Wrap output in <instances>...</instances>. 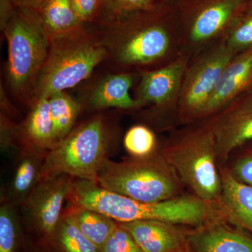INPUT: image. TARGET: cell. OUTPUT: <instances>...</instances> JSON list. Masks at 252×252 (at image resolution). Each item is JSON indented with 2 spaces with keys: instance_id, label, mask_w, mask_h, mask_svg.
<instances>
[{
  "instance_id": "9",
  "label": "cell",
  "mask_w": 252,
  "mask_h": 252,
  "mask_svg": "<svg viewBox=\"0 0 252 252\" xmlns=\"http://www.w3.org/2000/svg\"><path fill=\"white\" fill-rule=\"evenodd\" d=\"M74 180L64 173L44 176L25 200L21 206L23 220L33 239L46 243L54 234Z\"/></svg>"
},
{
  "instance_id": "31",
  "label": "cell",
  "mask_w": 252,
  "mask_h": 252,
  "mask_svg": "<svg viewBox=\"0 0 252 252\" xmlns=\"http://www.w3.org/2000/svg\"><path fill=\"white\" fill-rule=\"evenodd\" d=\"M100 0H71L73 9L84 25L94 24Z\"/></svg>"
},
{
  "instance_id": "24",
  "label": "cell",
  "mask_w": 252,
  "mask_h": 252,
  "mask_svg": "<svg viewBox=\"0 0 252 252\" xmlns=\"http://www.w3.org/2000/svg\"><path fill=\"white\" fill-rule=\"evenodd\" d=\"M157 6L154 0H100L94 24L98 27L110 26Z\"/></svg>"
},
{
  "instance_id": "14",
  "label": "cell",
  "mask_w": 252,
  "mask_h": 252,
  "mask_svg": "<svg viewBox=\"0 0 252 252\" xmlns=\"http://www.w3.org/2000/svg\"><path fill=\"white\" fill-rule=\"evenodd\" d=\"M134 79L133 74L129 73L104 76L91 86L81 104L95 111L109 108L130 110L142 108L143 105L140 101L130 95Z\"/></svg>"
},
{
  "instance_id": "26",
  "label": "cell",
  "mask_w": 252,
  "mask_h": 252,
  "mask_svg": "<svg viewBox=\"0 0 252 252\" xmlns=\"http://www.w3.org/2000/svg\"><path fill=\"white\" fill-rule=\"evenodd\" d=\"M124 146L131 157L142 158L157 152V140L155 133L147 126H132L124 137Z\"/></svg>"
},
{
  "instance_id": "27",
  "label": "cell",
  "mask_w": 252,
  "mask_h": 252,
  "mask_svg": "<svg viewBox=\"0 0 252 252\" xmlns=\"http://www.w3.org/2000/svg\"><path fill=\"white\" fill-rule=\"evenodd\" d=\"M99 252H143L130 233L118 222L117 227Z\"/></svg>"
},
{
  "instance_id": "35",
  "label": "cell",
  "mask_w": 252,
  "mask_h": 252,
  "mask_svg": "<svg viewBox=\"0 0 252 252\" xmlns=\"http://www.w3.org/2000/svg\"><path fill=\"white\" fill-rule=\"evenodd\" d=\"M249 12H250V14L252 15V1L251 3V4H250V9H249Z\"/></svg>"
},
{
  "instance_id": "17",
  "label": "cell",
  "mask_w": 252,
  "mask_h": 252,
  "mask_svg": "<svg viewBox=\"0 0 252 252\" xmlns=\"http://www.w3.org/2000/svg\"><path fill=\"white\" fill-rule=\"evenodd\" d=\"M56 146L49 98L40 97L34 100L27 117L19 124L18 150L49 152Z\"/></svg>"
},
{
  "instance_id": "25",
  "label": "cell",
  "mask_w": 252,
  "mask_h": 252,
  "mask_svg": "<svg viewBox=\"0 0 252 252\" xmlns=\"http://www.w3.org/2000/svg\"><path fill=\"white\" fill-rule=\"evenodd\" d=\"M15 207L6 203L0 207V252H19L24 245L26 238Z\"/></svg>"
},
{
  "instance_id": "2",
  "label": "cell",
  "mask_w": 252,
  "mask_h": 252,
  "mask_svg": "<svg viewBox=\"0 0 252 252\" xmlns=\"http://www.w3.org/2000/svg\"><path fill=\"white\" fill-rule=\"evenodd\" d=\"M107 59L98 32L88 29L87 26L50 39L49 54L34 86L32 104L36 99L77 86Z\"/></svg>"
},
{
  "instance_id": "5",
  "label": "cell",
  "mask_w": 252,
  "mask_h": 252,
  "mask_svg": "<svg viewBox=\"0 0 252 252\" xmlns=\"http://www.w3.org/2000/svg\"><path fill=\"white\" fill-rule=\"evenodd\" d=\"M116 134L103 115H96L74 127L48 152L41 177L64 173L77 180L97 182V176Z\"/></svg>"
},
{
  "instance_id": "16",
  "label": "cell",
  "mask_w": 252,
  "mask_h": 252,
  "mask_svg": "<svg viewBox=\"0 0 252 252\" xmlns=\"http://www.w3.org/2000/svg\"><path fill=\"white\" fill-rule=\"evenodd\" d=\"M48 152L20 149L12 178L1 196V203L21 207L41 178Z\"/></svg>"
},
{
  "instance_id": "20",
  "label": "cell",
  "mask_w": 252,
  "mask_h": 252,
  "mask_svg": "<svg viewBox=\"0 0 252 252\" xmlns=\"http://www.w3.org/2000/svg\"><path fill=\"white\" fill-rule=\"evenodd\" d=\"M36 11L49 40L86 26L74 12L71 0H44Z\"/></svg>"
},
{
  "instance_id": "11",
  "label": "cell",
  "mask_w": 252,
  "mask_h": 252,
  "mask_svg": "<svg viewBox=\"0 0 252 252\" xmlns=\"http://www.w3.org/2000/svg\"><path fill=\"white\" fill-rule=\"evenodd\" d=\"M187 61L180 58L165 67L142 74L138 88V97L143 107L152 105L147 114L154 117L178 104Z\"/></svg>"
},
{
  "instance_id": "22",
  "label": "cell",
  "mask_w": 252,
  "mask_h": 252,
  "mask_svg": "<svg viewBox=\"0 0 252 252\" xmlns=\"http://www.w3.org/2000/svg\"><path fill=\"white\" fill-rule=\"evenodd\" d=\"M48 98L58 144L74 128L83 106L66 91L54 93Z\"/></svg>"
},
{
  "instance_id": "3",
  "label": "cell",
  "mask_w": 252,
  "mask_h": 252,
  "mask_svg": "<svg viewBox=\"0 0 252 252\" xmlns=\"http://www.w3.org/2000/svg\"><path fill=\"white\" fill-rule=\"evenodd\" d=\"M160 150L193 195L207 203L223 205L216 140L208 122L185 131Z\"/></svg>"
},
{
  "instance_id": "15",
  "label": "cell",
  "mask_w": 252,
  "mask_h": 252,
  "mask_svg": "<svg viewBox=\"0 0 252 252\" xmlns=\"http://www.w3.org/2000/svg\"><path fill=\"white\" fill-rule=\"evenodd\" d=\"M217 221L190 230V252H252V239L228 225Z\"/></svg>"
},
{
  "instance_id": "34",
  "label": "cell",
  "mask_w": 252,
  "mask_h": 252,
  "mask_svg": "<svg viewBox=\"0 0 252 252\" xmlns=\"http://www.w3.org/2000/svg\"><path fill=\"white\" fill-rule=\"evenodd\" d=\"M16 7L37 10L44 0H11Z\"/></svg>"
},
{
  "instance_id": "37",
  "label": "cell",
  "mask_w": 252,
  "mask_h": 252,
  "mask_svg": "<svg viewBox=\"0 0 252 252\" xmlns=\"http://www.w3.org/2000/svg\"><path fill=\"white\" fill-rule=\"evenodd\" d=\"M154 1H157V0H154Z\"/></svg>"
},
{
  "instance_id": "28",
  "label": "cell",
  "mask_w": 252,
  "mask_h": 252,
  "mask_svg": "<svg viewBox=\"0 0 252 252\" xmlns=\"http://www.w3.org/2000/svg\"><path fill=\"white\" fill-rule=\"evenodd\" d=\"M226 167L237 180L252 187V146L240 152Z\"/></svg>"
},
{
  "instance_id": "29",
  "label": "cell",
  "mask_w": 252,
  "mask_h": 252,
  "mask_svg": "<svg viewBox=\"0 0 252 252\" xmlns=\"http://www.w3.org/2000/svg\"><path fill=\"white\" fill-rule=\"evenodd\" d=\"M225 42L237 54L252 47V16L234 28Z\"/></svg>"
},
{
  "instance_id": "13",
  "label": "cell",
  "mask_w": 252,
  "mask_h": 252,
  "mask_svg": "<svg viewBox=\"0 0 252 252\" xmlns=\"http://www.w3.org/2000/svg\"><path fill=\"white\" fill-rule=\"evenodd\" d=\"M252 89V47L235 55L222 73L201 119L216 114L240 94Z\"/></svg>"
},
{
  "instance_id": "18",
  "label": "cell",
  "mask_w": 252,
  "mask_h": 252,
  "mask_svg": "<svg viewBox=\"0 0 252 252\" xmlns=\"http://www.w3.org/2000/svg\"><path fill=\"white\" fill-rule=\"evenodd\" d=\"M222 203L229 223L252 233V187L239 182L225 165H219Z\"/></svg>"
},
{
  "instance_id": "32",
  "label": "cell",
  "mask_w": 252,
  "mask_h": 252,
  "mask_svg": "<svg viewBox=\"0 0 252 252\" xmlns=\"http://www.w3.org/2000/svg\"><path fill=\"white\" fill-rule=\"evenodd\" d=\"M16 7L11 0H0V29L6 27L16 12Z\"/></svg>"
},
{
  "instance_id": "33",
  "label": "cell",
  "mask_w": 252,
  "mask_h": 252,
  "mask_svg": "<svg viewBox=\"0 0 252 252\" xmlns=\"http://www.w3.org/2000/svg\"><path fill=\"white\" fill-rule=\"evenodd\" d=\"M23 249V252H53L47 244L31 237L26 238Z\"/></svg>"
},
{
  "instance_id": "1",
  "label": "cell",
  "mask_w": 252,
  "mask_h": 252,
  "mask_svg": "<svg viewBox=\"0 0 252 252\" xmlns=\"http://www.w3.org/2000/svg\"><path fill=\"white\" fill-rule=\"evenodd\" d=\"M68 205L85 207L107 215L119 223L158 220L195 228L217 221H228L223 205L204 201L192 194L157 202L144 203L109 191L95 182L75 179Z\"/></svg>"
},
{
  "instance_id": "23",
  "label": "cell",
  "mask_w": 252,
  "mask_h": 252,
  "mask_svg": "<svg viewBox=\"0 0 252 252\" xmlns=\"http://www.w3.org/2000/svg\"><path fill=\"white\" fill-rule=\"evenodd\" d=\"M46 243L53 252H99V249L81 233L72 219L64 212L54 234Z\"/></svg>"
},
{
  "instance_id": "30",
  "label": "cell",
  "mask_w": 252,
  "mask_h": 252,
  "mask_svg": "<svg viewBox=\"0 0 252 252\" xmlns=\"http://www.w3.org/2000/svg\"><path fill=\"white\" fill-rule=\"evenodd\" d=\"M0 144L2 152H9L12 149L18 150L19 124H16L6 114H0Z\"/></svg>"
},
{
  "instance_id": "4",
  "label": "cell",
  "mask_w": 252,
  "mask_h": 252,
  "mask_svg": "<svg viewBox=\"0 0 252 252\" xmlns=\"http://www.w3.org/2000/svg\"><path fill=\"white\" fill-rule=\"evenodd\" d=\"M97 185L109 191L144 203H157L182 195L184 185L160 150L142 158L121 162L106 159Z\"/></svg>"
},
{
  "instance_id": "7",
  "label": "cell",
  "mask_w": 252,
  "mask_h": 252,
  "mask_svg": "<svg viewBox=\"0 0 252 252\" xmlns=\"http://www.w3.org/2000/svg\"><path fill=\"white\" fill-rule=\"evenodd\" d=\"M157 7L140 11L124 21L97 31L108 59L121 66L152 64L171 49L168 30L155 17Z\"/></svg>"
},
{
  "instance_id": "36",
  "label": "cell",
  "mask_w": 252,
  "mask_h": 252,
  "mask_svg": "<svg viewBox=\"0 0 252 252\" xmlns=\"http://www.w3.org/2000/svg\"><path fill=\"white\" fill-rule=\"evenodd\" d=\"M189 252V250H187V251H183V252Z\"/></svg>"
},
{
  "instance_id": "19",
  "label": "cell",
  "mask_w": 252,
  "mask_h": 252,
  "mask_svg": "<svg viewBox=\"0 0 252 252\" xmlns=\"http://www.w3.org/2000/svg\"><path fill=\"white\" fill-rule=\"evenodd\" d=\"M240 4V0H222L204 9L190 28V41L202 44L216 36L229 22Z\"/></svg>"
},
{
  "instance_id": "8",
  "label": "cell",
  "mask_w": 252,
  "mask_h": 252,
  "mask_svg": "<svg viewBox=\"0 0 252 252\" xmlns=\"http://www.w3.org/2000/svg\"><path fill=\"white\" fill-rule=\"evenodd\" d=\"M236 54L225 41L187 67L177 104L179 119L182 124H191L201 119L222 73Z\"/></svg>"
},
{
  "instance_id": "10",
  "label": "cell",
  "mask_w": 252,
  "mask_h": 252,
  "mask_svg": "<svg viewBox=\"0 0 252 252\" xmlns=\"http://www.w3.org/2000/svg\"><path fill=\"white\" fill-rule=\"evenodd\" d=\"M215 134L217 161L224 165L230 156L252 142V89L209 118Z\"/></svg>"
},
{
  "instance_id": "6",
  "label": "cell",
  "mask_w": 252,
  "mask_h": 252,
  "mask_svg": "<svg viewBox=\"0 0 252 252\" xmlns=\"http://www.w3.org/2000/svg\"><path fill=\"white\" fill-rule=\"evenodd\" d=\"M7 41L6 74L11 91L32 104L38 76L47 59L49 39L36 10L16 9L1 31Z\"/></svg>"
},
{
  "instance_id": "21",
  "label": "cell",
  "mask_w": 252,
  "mask_h": 252,
  "mask_svg": "<svg viewBox=\"0 0 252 252\" xmlns=\"http://www.w3.org/2000/svg\"><path fill=\"white\" fill-rule=\"evenodd\" d=\"M64 213L74 220L86 238L99 249L102 248L118 224V222L96 210L68 205Z\"/></svg>"
},
{
  "instance_id": "12",
  "label": "cell",
  "mask_w": 252,
  "mask_h": 252,
  "mask_svg": "<svg viewBox=\"0 0 252 252\" xmlns=\"http://www.w3.org/2000/svg\"><path fill=\"white\" fill-rule=\"evenodd\" d=\"M132 235L143 252L187 251L190 230L158 220L120 223Z\"/></svg>"
}]
</instances>
